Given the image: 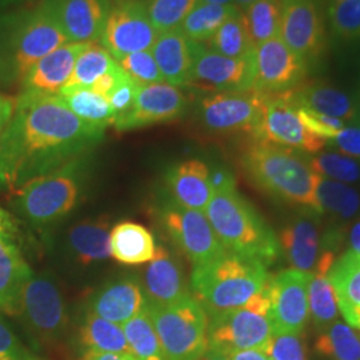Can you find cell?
Masks as SVG:
<instances>
[{
  "label": "cell",
  "instance_id": "83f0119b",
  "mask_svg": "<svg viewBox=\"0 0 360 360\" xmlns=\"http://www.w3.org/2000/svg\"><path fill=\"white\" fill-rule=\"evenodd\" d=\"M279 245L294 270L312 272L319 257V233L309 217H299L281 233Z\"/></svg>",
  "mask_w": 360,
  "mask_h": 360
},
{
  "label": "cell",
  "instance_id": "94428289",
  "mask_svg": "<svg viewBox=\"0 0 360 360\" xmlns=\"http://www.w3.org/2000/svg\"><path fill=\"white\" fill-rule=\"evenodd\" d=\"M23 0H0V8H6L8 6H13V4H18Z\"/></svg>",
  "mask_w": 360,
  "mask_h": 360
},
{
  "label": "cell",
  "instance_id": "60d3db41",
  "mask_svg": "<svg viewBox=\"0 0 360 360\" xmlns=\"http://www.w3.org/2000/svg\"><path fill=\"white\" fill-rule=\"evenodd\" d=\"M315 174L322 178L340 183H354L360 180L359 162L342 153H318L309 158Z\"/></svg>",
  "mask_w": 360,
  "mask_h": 360
},
{
  "label": "cell",
  "instance_id": "d4e9b609",
  "mask_svg": "<svg viewBox=\"0 0 360 360\" xmlns=\"http://www.w3.org/2000/svg\"><path fill=\"white\" fill-rule=\"evenodd\" d=\"M146 295L150 302L169 304L190 294L176 260L163 245H156L155 255L144 271Z\"/></svg>",
  "mask_w": 360,
  "mask_h": 360
},
{
  "label": "cell",
  "instance_id": "6f0895ef",
  "mask_svg": "<svg viewBox=\"0 0 360 360\" xmlns=\"http://www.w3.org/2000/svg\"><path fill=\"white\" fill-rule=\"evenodd\" d=\"M349 245L352 251L360 254V220L354 226L352 231L349 233Z\"/></svg>",
  "mask_w": 360,
  "mask_h": 360
},
{
  "label": "cell",
  "instance_id": "74e56055",
  "mask_svg": "<svg viewBox=\"0 0 360 360\" xmlns=\"http://www.w3.org/2000/svg\"><path fill=\"white\" fill-rule=\"evenodd\" d=\"M136 360H167L147 309L122 326Z\"/></svg>",
  "mask_w": 360,
  "mask_h": 360
},
{
  "label": "cell",
  "instance_id": "52a82bcc",
  "mask_svg": "<svg viewBox=\"0 0 360 360\" xmlns=\"http://www.w3.org/2000/svg\"><path fill=\"white\" fill-rule=\"evenodd\" d=\"M80 159L28 181L15 193L18 212L34 226H49L70 214L80 198Z\"/></svg>",
  "mask_w": 360,
  "mask_h": 360
},
{
  "label": "cell",
  "instance_id": "277c9868",
  "mask_svg": "<svg viewBox=\"0 0 360 360\" xmlns=\"http://www.w3.org/2000/svg\"><path fill=\"white\" fill-rule=\"evenodd\" d=\"M270 274L262 262L224 251L218 257L193 266V296L207 315L239 309L259 294Z\"/></svg>",
  "mask_w": 360,
  "mask_h": 360
},
{
  "label": "cell",
  "instance_id": "d6a6232c",
  "mask_svg": "<svg viewBox=\"0 0 360 360\" xmlns=\"http://www.w3.org/2000/svg\"><path fill=\"white\" fill-rule=\"evenodd\" d=\"M59 96L79 119L91 126L103 129L114 126L115 112L102 95L90 89H71L60 91Z\"/></svg>",
  "mask_w": 360,
  "mask_h": 360
},
{
  "label": "cell",
  "instance_id": "f1b7e54d",
  "mask_svg": "<svg viewBox=\"0 0 360 360\" xmlns=\"http://www.w3.org/2000/svg\"><path fill=\"white\" fill-rule=\"evenodd\" d=\"M154 236L142 224L123 221L110 232L111 257L123 264L148 263L155 255Z\"/></svg>",
  "mask_w": 360,
  "mask_h": 360
},
{
  "label": "cell",
  "instance_id": "be15d7a7",
  "mask_svg": "<svg viewBox=\"0 0 360 360\" xmlns=\"http://www.w3.org/2000/svg\"><path fill=\"white\" fill-rule=\"evenodd\" d=\"M338 1H346V0H326L327 6H328V4H333V3H338Z\"/></svg>",
  "mask_w": 360,
  "mask_h": 360
},
{
  "label": "cell",
  "instance_id": "f6af8a7d",
  "mask_svg": "<svg viewBox=\"0 0 360 360\" xmlns=\"http://www.w3.org/2000/svg\"><path fill=\"white\" fill-rule=\"evenodd\" d=\"M263 351L275 360H307L300 335L272 334Z\"/></svg>",
  "mask_w": 360,
  "mask_h": 360
},
{
  "label": "cell",
  "instance_id": "7402d4cb",
  "mask_svg": "<svg viewBox=\"0 0 360 360\" xmlns=\"http://www.w3.org/2000/svg\"><path fill=\"white\" fill-rule=\"evenodd\" d=\"M148 297L141 284L120 279L104 285L91 297L90 311L108 322L123 326L147 309Z\"/></svg>",
  "mask_w": 360,
  "mask_h": 360
},
{
  "label": "cell",
  "instance_id": "f546056e",
  "mask_svg": "<svg viewBox=\"0 0 360 360\" xmlns=\"http://www.w3.org/2000/svg\"><path fill=\"white\" fill-rule=\"evenodd\" d=\"M80 343L87 349V352L132 355L122 326L108 322L91 311L86 314L80 327Z\"/></svg>",
  "mask_w": 360,
  "mask_h": 360
},
{
  "label": "cell",
  "instance_id": "ba28073f",
  "mask_svg": "<svg viewBox=\"0 0 360 360\" xmlns=\"http://www.w3.org/2000/svg\"><path fill=\"white\" fill-rule=\"evenodd\" d=\"M269 311L266 284L243 307L208 315V349L226 355L245 349L263 351L272 336Z\"/></svg>",
  "mask_w": 360,
  "mask_h": 360
},
{
  "label": "cell",
  "instance_id": "b9f144b4",
  "mask_svg": "<svg viewBox=\"0 0 360 360\" xmlns=\"http://www.w3.org/2000/svg\"><path fill=\"white\" fill-rule=\"evenodd\" d=\"M199 0H146L148 18L158 32L175 30Z\"/></svg>",
  "mask_w": 360,
  "mask_h": 360
},
{
  "label": "cell",
  "instance_id": "30bf717a",
  "mask_svg": "<svg viewBox=\"0 0 360 360\" xmlns=\"http://www.w3.org/2000/svg\"><path fill=\"white\" fill-rule=\"evenodd\" d=\"M266 98V94L254 90L214 92L200 101L198 116L203 127L211 132H245L252 136L260 124Z\"/></svg>",
  "mask_w": 360,
  "mask_h": 360
},
{
  "label": "cell",
  "instance_id": "8d00e7d4",
  "mask_svg": "<svg viewBox=\"0 0 360 360\" xmlns=\"http://www.w3.org/2000/svg\"><path fill=\"white\" fill-rule=\"evenodd\" d=\"M207 47L211 51L227 58L239 59L250 56L254 52L255 46L248 35L243 13L238 11L227 19L217 34L207 41Z\"/></svg>",
  "mask_w": 360,
  "mask_h": 360
},
{
  "label": "cell",
  "instance_id": "c3c4849f",
  "mask_svg": "<svg viewBox=\"0 0 360 360\" xmlns=\"http://www.w3.org/2000/svg\"><path fill=\"white\" fill-rule=\"evenodd\" d=\"M327 144L339 150L342 154L360 160V120L340 129Z\"/></svg>",
  "mask_w": 360,
  "mask_h": 360
},
{
  "label": "cell",
  "instance_id": "5b68a950",
  "mask_svg": "<svg viewBox=\"0 0 360 360\" xmlns=\"http://www.w3.org/2000/svg\"><path fill=\"white\" fill-rule=\"evenodd\" d=\"M205 214L227 251L255 259L264 266L281 257L278 236L236 187L214 193Z\"/></svg>",
  "mask_w": 360,
  "mask_h": 360
},
{
  "label": "cell",
  "instance_id": "ffe728a7",
  "mask_svg": "<svg viewBox=\"0 0 360 360\" xmlns=\"http://www.w3.org/2000/svg\"><path fill=\"white\" fill-rule=\"evenodd\" d=\"M70 43H99L110 11L107 0H41Z\"/></svg>",
  "mask_w": 360,
  "mask_h": 360
},
{
  "label": "cell",
  "instance_id": "4dcf8cb0",
  "mask_svg": "<svg viewBox=\"0 0 360 360\" xmlns=\"http://www.w3.org/2000/svg\"><path fill=\"white\" fill-rule=\"evenodd\" d=\"M239 11L235 4L198 3L180 23V32L193 43L206 44L223 23Z\"/></svg>",
  "mask_w": 360,
  "mask_h": 360
},
{
  "label": "cell",
  "instance_id": "816d5d0a",
  "mask_svg": "<svg viewBox=\"0 0 360 360\" xmlns=\"http://www.w3.org/2000/svg\"><path fill=\"white\" fill-rule=\"evenodd\" d=\"M22 347H23V345L10 331V328L0 322V355L1 354H13Z\"/></svg>",
  "mask_w": 360,
  "mask_h": 360
},
{
  "label": "cell",
  "instance_id": "9c48e42d",
  "mask_svg": "<svg viewBox=\"0 0 360 360\" xmlns=\"http://www.w3.org/2000/svg\"><path fill=\"white\" fill-rule=\"evenodd\" d=\"M252 139L304 154H318L326 146V141L311 132L302 122L290 91L267 95L262 120Z\"/></svg>",
  "mask_w": 360,
  "mask_h": 360
},
{
  "label": "cell",
  "instance_id": "ac0fdd59",
  "mask_svg": "<svg viewBox=\"0 0 360 360\" xmlns=\"http://www.w3.org/2000/svg\"><path fill=\"white\" fill-rule=\"evenodd\" d=\"M188 105L186 94L168 83L139 86L135 103L126 115L117 117V131L143 129L176 120L184 115Z\"/></svg>",
  "mask_w": 360,
  "mask_h": 360
},
{
  "label": "cell",
  "instance_id": "f35d334b",
  "mask_svg": "<svg viewBox=\"0 0 360 360\" xmlns=\"http://www.w3.org/2000/svg\"><path fill=\"white\" fill-rule=\"evenodd\" d=\"M316 196L323 214L327 212L328 215H334L335 218L349 219L359 210L358 193L347 184L336 180L321 176Z\"/></svg>",
  "mask_w": 360,
  "mask_h": 360
},
{
  "label": "cell",
  "instance_id": "7dc6e473",
  "mask_svg": "<svg viewBox=\"0 0 360 360\" xmlns=\"http://www.w3.org/2000/svg\"><path fill=\"white\" fill-rule=\"evenodd\" d=\"M139 86L129 77H123L114 91L107 96V101L115 112L116 119L126 115L135 103Z\"/></svg>",
  "mask_w": 360,
  "mask_h": 360
},
{
  "label": "cell",
  "instance_id": "8992f818",
  "mask_svg": "<svg viewBox=\"0 0 360 360\" xmlns=\"http://www.w3.org/2000/svg\"><path fill=\"white\" fill-rule=\"evenodd\" d=\"M147 314L167 360H200L208 349V315L193 295L169 304L147 303Z\"/></svg>",
  "mask_w": 360,
  "mask_h": 360
},
{
  "label": "cell",
  "instance_id": "d6986e66",
  "mask_svg": "<svg viewBox=\"0 0 360 360\" xmlns=\"http://www.w3.org/2000/svg\"><path fill=\"white\" fill-rule=\"evenodd\" d=\"M22 314L34 331L46 340L58 339L65 330L67 318L63 299L49 278L31 276L23 291Z\"/></svg>",
  "mask_w": 360,
  "mask_h": 360
},
{
  "label": "cell",
  "instance_id": "9f6ffc18",
  "mask_svg": "<svg viewBox=\"0 0 360 360\" xmlns=\"http://www.w3.org/2000/svg\"><path fill=\"white\" fill-rule=\"evenodd\" d=\"M0 360H43L32 355L31 352H28L26 348L22 347L18 351H15L13 354H1Z\"/></svg>",
  "mask_w": 360,
  "mask_h": 360
},
{
  "label": "cell",
  "instance_id": "680465c9",
  "mask_svg": "<svg viewBox=\"0 0 360 360\" xmlns=\"http://www.w3.org/2000/svg\"><path fill=\"white\" fill-rule=\"evenodd\" d=\"M200 360H231V358L226 354H221L218 351H212V349H207L206 354L200 358Z\"/></svg>",
  "mask_w": 360,
  "mask_h": 360
},
{
  "label": "cell",
  "instance_id": "e575fe53",
  "mask_svg": "<svg viewBox=\"0 0 360 360\" xmlns=\"http://www.w3.org/2000/svg\"><path fill=\"white\" fill-rule=\"evenodd\" d=\"M115 65V59L101 43H90L77 56L74 71L63 90L90 89L96 79L103 77Z\"/></svg>",
  "mask_w": 360,
  "mask_h": 360
},
{
  "label": "cell",
  "instance_id": "7bdbcfd3",
  "mask_svg": "<svg viewBox=\"0 0 360 360\" xmlns=\"http://www.w3.org/2000/svg\"><path fill=\"white\" fill-rule=\"evenodd\" d=\"M328 25L336 38L360 39V0L338 1L327 6Z\"/></svg>",
  "mask_w": 360,
  "mask_h": 360
},
{
  "label": "cell",
  "instance_id": "bcb514c9",
  "mask_svg": "<svg viewBox=\"0 0 360 360\" xmlns=\"http://www.w3.org/2000/svg\"><path fill=\"white\" fill-rule=\"evenodd\" d=\"M297 112H299L302 122L304 123V126L311 132H314L315 135L324 139L326 144L328 141H331L340 129L346 127V122H343L340 119L323 115V114L315 112V111L304 108V107H297Z\"/></svg>",
  "mask_w": 360,
  "mask_h": 360
},
{
  "label": "cell",
  "instance_id": "e7e4bbea",
  "mask_svg": "<svg viewBox=\"0 0 360 360\" xmlns=\"http://www.w3.org/2000/svg\"><path fill=\"white\" fill-rule=\"evenodd\" d=\"M279 1H281V3H282V4H287V3H288V1H291V0H279Z\"/></svg>",
  "mask_w": 360,
  "mask_h": 360
},
{
  "label": "cell",
  "instance_id": "e0dca14e",
  "mask_svg": "<svg viewBox=\"0 0 360 360\" xmlns=\"http://www.w3.org/2000/svg\"><path fill=\"white\" fill-rule=\"evenodd\" d=\"M34 272L19 245L13 218L0 207V309L10 315L22 314L25 287Z\"/></svg>",
  "mask_w": 360,
  "mask_h": 360
},
{
  "label": "cell",
  "instance_id": "484cf974",
  "mask_svg": "<svg viewBox=\"0 0 360 360\" xmlns=\"http://www.w3.org/2000/svg\"><path fill=\"white\" fill-rule=\"evenodd\" d=\"M327 278L346 322L360 330V254L348 250L335 260Z\"/></svg>",
  "mask_w": 360,
  "mask_h": 360
},
{
  "label": "cell",
  "instance_id": "8fae6325",
  "mask_svg": "<svg viewBox=\"0 0 360 360\" xmlns=\"http://www.w3.org/2000/svg\"><path fill=\"white\" fill-rule=\"evenodd\" d=\"M312 272L285 270L270 276L267 291L270 297L272 334L302 335L309 319V288Z\"/></svg>",
  "mask_w": 360,
  "mask_h": 360
},
{
  "label": "cell",
  "instance_id": "91938a15",
  "mask_svg": "<svg viewBox=\"0 0 360 360\" xmlns=\"http://www.w3.org/2000/svg\"><path fill=\"white\" fill-rule=\"evenodd\" d=\"M255 0H233V4L236 6V8L239 10V11H245L247 7H250L252 3H254Z\"/></svg>",
  "mask_w": 360,
  "mask_h": 360
},
{
  "label": "cell",
  "instance_id": "ab89813d",
  "mask_svg": "<svg viewBox=\"0 0 360 360\" xmlns=\"http://www.w3.org/2000/svg\"><path fill=\"white\" fill-rule=\"evenodd\" d=\"M309 316L316 328L323 330L338 321L339 307L327 274L312 272L309 288Z\"/></svg>",
  "mask_w": 360,
  "mask_h": 360
},
{
  "label": "cell",
  "instance_id": "7c38bea8",
  "mask_svg": "<svg viewBox=\"0 0 360 360\" xmlns=\"http://www.w3.org/2000/svg\"><path fill=\"white\" fill-rule=\"evenodd\" d=\"M158 34L144 1L119 0L110 7L101 44L116 60L129 53L151 50Z\"/></svg>",
  "mask_w": 360,
  "mask_h": 360
},
{
  "label": "cell",
  "instance_id": "f907efd6",
  "mask_svg": "<svg viewBox=\"0 0 360 360\" xmlns=\"http://www.w3.org/2000/svg\"><path fill=\"white\" fill-rule=\"evenodd\" d=\"M210 179L214 193L235 188L233 175L224 167L210 168Z\"/></svg>",
  "mask_w": 360,
  "mask_h": 360
},
{
  "label": "cell",
  "instance_id": "6da1fadb",
  "mask_svg": "<svg viewBox=\"0 0 360 360\" xmlns=\"http://www.w3.org/2000/svg\"><path fill=\"white\" fill-rule=\"evenodd\" d=\"M104 131L79 119L59 94L22 91L0 136V191L16 193L79 160L103 141Z\"/></svg>",
  "mask_w": 360,
  "mask_h": 360
},
{
  "label": "cell",
  "instance_id": "44dd1931",
  "mask_svg": "<svg viewBox=\"0 0 360 360\" xmlns=\"http://www.w3.org/2000/svg\"><path fill=\"white\" fill-rule=\"evenodd\" d=\"M90 43H67L41 58L22 79V91L58 95L71 77L77 56Z\"/></svg>",
  "mask_w": 360,
  "mask_h": 360
},
{
  "label": "cell",
  "instance_id": "03108f58",
  "mask_svg": "<svg viewBox=\"0 0 360 360\" xmlns=\"http://www.w3.org/2000/svg\"><path fill=\"white\" fill-rule=\"evenodd\" d=\"M267 356H269V355H267ZM269 360H275V359H272V358H271V356H269Z\"/></svg>",
  "mask_w": 360,
  "mask_h": 360
},
{
  "label": "cell",
  "instance_id": "11a10c76",
  "mask_svg": "<svg viewBox=\"0 0 360 360\" xmlns=\"http://www.w3.org/2000/svg\"><path fill=\"white\" fill-rule=\"evenodd\" d=\"M82 360H136L132 355L112 352H86Z\"/></svg>",
  "mask_w": 360,
  "mask_h": 360
},
{
  "label": "cell",
  "instance_id": "f5cc1de1",
  "mask_svg": "<svg viewBox=\"0 0 360 360\" xmlns=\"http://www.w3.org/2000/svg\"><path fill=\"white\" fill-rule=\"evenodd\" d=\"M15 103H16V99L0 94V136L3 135L4 129H7L13 117Z\"/></svg>",
  "mask_w": 360,
  "mask_h": 360
},
{
  "label": "cell",
  "instance_id": "603a6c76",
  "mask_svg": "<svg viewBox=\"0 0 360 360\" xmlns=\"http://www.w3.org/2000/svg\"><path fill=\"white\" fill-rule=\"evenodd\" d=\"M167 187L174 203L202 212L214 196L210 167L199 159H188L169 168Z\"/></svg>",
  "mask_w": 360,
  "mask_h": 360
},
{
  "label": "cell",
  "instance_id": "7a4b0ae2",
  "mask_svg": "<svg viewBox=\"0 0 360 360\" xmlns=\"http://www.w3.org/2000/svg\"><path fill=\"white\" fill-rule=\"evenodd\" d=\"M240 163L247 176L260 190L282 202L323 215L316 196L321 175L314 172L304 153L252 139Z\"/></svg>",
  "mask_w": 360,
  "mask_h": 360
},
{
  "label": "cell",
  "instance_id": "4fadbf2b",
  "mask_svg": "<svg viewBox=\"0 0 360 360\" xmlns=\"http://www.w3.org/2000/svg\"><path fill=\"white\" fill-rule=\"evenodd\" d=\"M160 218L168 236L193 266L207 263L226 251L205 212L172 202L162 208Z\"/></svg>",
  "mask_w": 360,
  "mask_h": 360
},
{
  "label": "cell",
  "instance_id": "2e32d148",
  "mask_svg": "<svg viewBox=\"0 0 360 360\" xmlns=\"http://www.w3.org/2000/svg\"><path fill=\"white\" fill-rule=\"evenodd\" d=\"M279 37L306 65H316L326 50V27L318 0H291L283 6Z\"/></svg>",
  "mask_w": 360,
  "mask_h": 360
},
{
  "label": "cell",
  "instance_id": "cb8c5ba5",
  "mask_svg": "<svg viewBox=\"0 0 360 360\" xmlns=\"http://www.w3.org/2000/svg\"><path fill=\"white\" fill-rule=\"evenodd\" d=\"M165 82L178 89L190 87L193 71V41L179 28L159 32L151 49Z\"/></svg>",
  "mask_w": 360,
  "mask_h": 360
},
{
  "label": "cell",
  "instance_id": "4316f807",
  "mask_svg": "<svg viewBox=\"0 0 360 360\" xmlns=\"http://www.w3.org/2000/svg\"><path fill=\"white\" fill-rule=\"evenodd\" d=\"M297 107H304L323 115L356 123L360 120L359 105L346 92L322 83L300 84L290 90Z\"/></svg>",
  "mask_w": 360,
  "mask_h": 360
},
{
  "label": "cell",
  "instance_id": "d590c367",
  "mask_svg": "<svg viewBox=\"0 0 360 360\" xmlns=\"http://www.w3.org/2000/svg\"><path fill=\"white\" fill-rule=\"evenodd\" d=\"M283 4L279 0H255L243 11L245 27L254 46L279 37Z\"/></svg>",
  "mask_w": 360,
  "mask_h": 360
},
{
  "label": "cell",
  "instance_id": "836d02e7",
  "mask_svg": "<svg viewBox=\"0 0 360 360\" xmlns=\"http://www.w3.org/2000/svg\"><path fill=\"white\" fill-rule=\"evenodd\" d=\"M315 348L327 359L360 360V336L349 324L340 321L321 330Z\"/></svg>",
  "mask_w": 360,
  "mask_h": 360
},
{
  "label": "cell",
  "instance_id": "5bb4252c",
  "mask_svg": "<svg viewBox=\"0 0 360 360\" xmlns=\"http://www.w3.org/2000/svg\"><path fill=\"white\" fill-rule=\"evenodd\" d=\"M190 87L214 92H245L254 86V52L245 58H227L203 43H193Z\"/></svg>",
  "mask_w": 360,
  "mask_h": 360
},
{
  "label": "cell",
  "instance_id": "9a60e30c",
  "mask_svg": "<svg viewBox=\"0 0 360 360\" xmlns=\"http://www.w3.org/2000/svg\"><path fill=\"white\" fill-rule=\"evenodd\" d=\"M252 90L272 95L294 90L303 84L309 65L292 51L281 37L266 40L254 49Z\"/></svg>",
  "mask_w": 360,
  "mask_h": 360
},
{
  "label": "cell",
  "instance_id": "db71d44e",
  "mask_svg": "<svg viewBox=\"0 0 360 360\" xmlns=\"http://www.w3.org/2000/svg\"><path fill=\"white\" fill-rule=\"evenodd\" d=\"M231 360H269V356L262 349H245L236 351L229 355Z\"/></svg>",
  "mask_w": 360,
  "mask_h": 360
},
{
  "label": "cell",
  "instance_id": "ee69618b",
  "mask_svg": "<svg viewBox=\"0 0 360 360\" xmlns=\"http://www.w3.org/2000/svg\"><path fill=\"white\" fill-rule=\"evenodd\" d=\"M116 63L138 86L165 83L151 50L124 55Z\"/></svg>",
  "mask_w": 360,
  "mask_h": 360
},
{
  "label": "cell",
  "instance_id": "6125c7cd",
  "mask_svg": "<svg viewBox=\"0 0 360 360\" xmlns=\"http://www.w3.org/2000/svg\"><path fill=\"white\" fill-rule=\"evenodd\" d=\"M200 3H215V4H233V0H199Z\"/></svg>",
  "mask_w": 360,
  "mask_h": 360
},
{
  "label": "cell",
  "instance_id": "681fc988",
  "mask_svg": "<svg viewBox=\"0 0 360 360\" xmlns=\"http://www.w3.org/2000/svg\"><path fill=\"white\" fill-rule=\"evenodd\" d=\"M127 74L116 63L115 67L111 71H108L107 74H104L103 77H101L94 82V84L91 86L90 90L99 94V95H102V96L107 99V96L114 91L116 86L119 84V82Z\"/></svg>",
  "mask_w": 360,
  "mask_h": 360
},
{
  "label": "cell",
  "instance_id": "3957f363",
  "mask_svg": "<svg viewBox=\"0 0 360 360\" xmlns=\"http://www.w3.org/2000/svg\"><path fill=\"white\" fill-rule=\"evenodd\" d=\"M67 43L41 1L32 8L0 15V84L22 82L41 58Z\"/></svg>",
  "mask_w": 360,
  "mask_h": 360
},
{
  "label": "cell",
  "instance_id": "1f68e13d",
  "mask_svg": "<svg viewBox=\"0 0 360 360\" xmlns=\"http://www.w3.org/2000/svg\"><path fill=\"white\" fill-rule=\"evenodd\" d=\"M110 232L103 221L80 223L68 232L70 247L83 264L102 262L111 257Z\"/></svg>",
  "mask_w": 360,
  "mask_h": 360
}]
</instances>
